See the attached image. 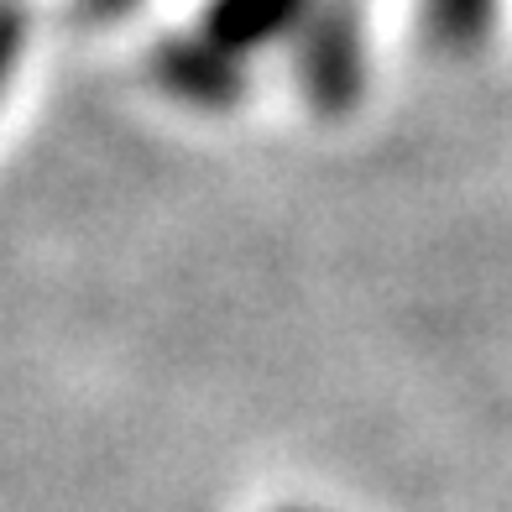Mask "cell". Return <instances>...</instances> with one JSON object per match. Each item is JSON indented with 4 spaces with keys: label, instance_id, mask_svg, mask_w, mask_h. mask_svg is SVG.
Masks as SVG:
<instances>
[{
    "label": "cell",
    "instance_id": "obj_4",
    "mask_svg": "<svg viewBox=\"0 0 512 512\" xmlns=\"http://www.w3.org/2000/svg\"><path fill=\"white\" fill-rule=\"evenodd\" d=\"M497 0H424V27L445 53H471L486 42Z\"/></svg>",
    "mask_w": 512,
    "mask_h": 512
},
{
    "label": "cell",
    "instance_id": "obj_2",
    "mask_svg": "<svg viewBox=\"0 0 512 512\" xmlns=\"http://www.w3.org/2000/svg\"><path fill=\"white\" fill-rule=\"evenodd\" d=\"M152 79L168 89L173 100L194 105V110H230L246 95L241 53H230L225 42H215L204 27L162 37L152 48Z\"/></svg>",
    "mask_w": 512,
    "mask_h": 512
},
{
    "label": "cell",
    "instance_id": "obj_1",
    "mask_svg": "<svg viewBox=\"0 0 512 512\" xmlns=\"http://www.w3.org/2000/svg\"><path fill=\"white\" fill-rule=\"evenodd\" d=\"M293 74L304 100L324 115H345L366 95V32L356 0H314L293 32Z\"/></svg>",
    "mask_w": 512,
    "mask_h": 512
},
{
    "label": "cell",
    "instance_id": "obj_5",
    "mask_svg": "<svg viewBox=\"0 0 512 512\" xmlns=\"http://www.w3.org/2000/svg\"><path fill=\"white\" fill-rule=\"evenodd\" d=\"M79 6L95 16V21H115V16H131L142 0H79Z\"/></svg>",
    "mask_w": 512,
    "mask_h": 512
},
{
    "label": "cell",
    "instance_id": "obj_3",
    "mask_svg": "<svg viewBox=\"0 0 512 512\" xmlns=\"http://www.w3.org/2000/svg\"><path fill=\"white\" fill-rule=\"evenodd\" d=\"M314 11V0H209L199 27L225 42L230 53H262L272 42H293V32L304 27V16Z\"/></svg>",
    "mask_w": 512,
    "mask_h": 512
}]
</instances>
